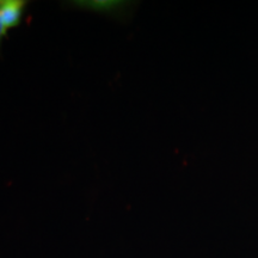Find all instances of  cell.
<instances>
[{
  "mask_svg": "<svg viewBox=\"0 0 258 258\" xmlns=\"http://www.w3.org/2000/svg\"><path fill=\"white\" fill-rule=\"evenodd\" d=\"M25 8L22 0H4L0 2V18L6 29L15 28L21 23Z\"/></svg>",
  "mask_w": 258,
  "mask_h": 258,
  "instance_id": "cell-1",
  "label": "cell"
},
{
  "mask_svg": "<svg viewBox=\"0 0 258 258\" xmlns=\"http://www.w3.org/2000/svg\"><path fill=\"white\" fill-rule=\"evenodd\" d=\"M90 6L93 9H98V10H103V11H105V10H114L116 8H118L120 6V3H115V2H93V3H90Z\"/></svg>",
  "mask_w": 258,
  "mask_h": 258,
  "instance_id": "cell-2",
  "label": "cell"
},
{
  "mask_svg": "<svg viewBox=\"0 0 258 258\" xmlns=\"http://www.w3.org/2000/svg\"><path fill=\"white\" fill-rule=\"evenodd\" d=\"M6 31H8V29H6V27L4 25V23H3L2 18H0V41H2V38L5 36Z\"/></svg>",
  "mask_w": 258,
  "mask_h": 258,
  "instance_id": "cell-3",
  "label": "cell"
}]
</instances>
